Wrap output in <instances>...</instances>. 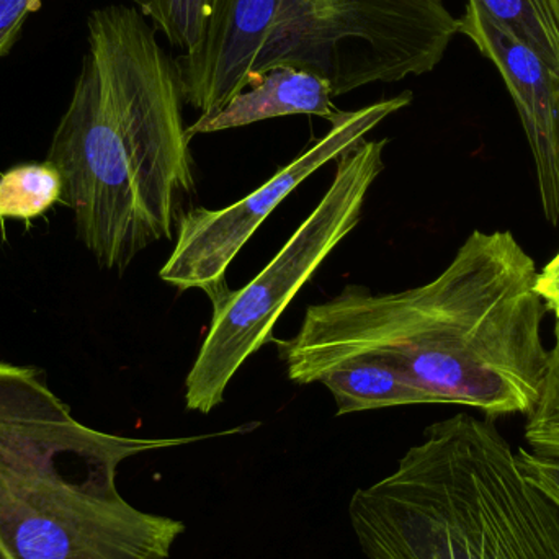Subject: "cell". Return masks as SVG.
Instances as JSON below:
<instances>
[{
	"mask_svg": "<svg viewBox=\"0 0 559 559\" xmlns=\"http://www.w3.org/2000/svg\"><path fill=\"white\" fill-rule=\"evenodd\" d=\"M319 383L331 391L337 416L407 404H442L436 394L403 371L373 358L345 361L325 373Z\"/></svg>",
	"mask_w": 559,
	"mask_h": 559,
	"instance_id": "10",
	"label": "cell"
},
{
	"mask_svg": "<svg viewBox=\"0 0 559 559\" xmlns=\"http://www.w3.org/2000/svg\"><path fill=\"white\" fill-rule=\"evenodd\" d=\"M456 35L443 0H213L205 38L174 61L183 104L209 115L280 66L321 75L334 97L419 78Z\"/></svg>",
	"mask_w": 559,
	"mask_h": 559,
	"instance_id": "5",
	"label": "cell"
},
{
	"mask_svg": "<svg viewBox=\"0 0 559 559\" xmlns=\"http://www.w3.org/2000/svg\"><path fill=\"white\" fill-rule=\"evenodd\" d=\"M466 5L531 46L559 74V0H468Z\"/></svg>",
	"mask_w": 559,
	"mask_h": 559,
	"instance_id": "11",
	"label": "cell"
},
{
	"mask_svg": "<svg viewBox=\"0 0 559 559\" xmlns=\"http://www.w3.org/2000/svg\"><path fill=\"white\" fill-rule=\"evenodd\" d=\"M134 439L72 417L33 367L0 361V559H167L186 525L140 511L118 466L153 450L235 436Z\"/></svg>",
	"mask_w": 559,
	"mask_h": 559,
	"instance_id": "3",
	"label": "cell"
},
{
	"mask_svg": "<svg viewBox=\"0 0 559 559\" xmlns=\"http://www.w3.org/2000/svg\"><path fill=\"white\" fill-rule=\"evenodd\" d=\"M515 456L522 473L559 509V460L547 459L525 449H519Z\"/></svg>",
	"mask_w": 559,
	"mask_h": 559,
	"instance_id": "15",
	"label": "cell"
},
{
	"mask_svg": "<svg viewBox=\"0 0 559 559\" xmlns=\"http://www.w3.org/2000/svg\"><path fill=\"white\" fill-rule=\"evenodd\" d=\"M466 36L498 69L531 144L545 219L559 222V74L531 46L466 5L459 16Z\"/></svg>",
	"mask_w": 559,
	"mask_h": 559,
	"instance_id": "8",
	"label": "cell"
},
{
	"mask_svg": "<svg viewBox=\"0 0 559 559\" xmlns=\"http://www.w3.org/2000/svg\"><path fill=\"white\" fill-rule=\"evenodd\" d=\"M332 98L331 82L321 75L280 66L258 75L245 92H239L218 111L202 115L187 131L193 138L289 115H314L332 121L338 114Z\"/></svg>",
	"mask_w": 559,
	"mask_h": 559,
	"instance_id": "9",
	"label": "cell"
},
{
	"mask_svg": "<svg viewBox=\"0 0 559 559\" xmlns=\"http://www.w3.org/2000/svg\"><path fill=\"white\" fill-rule=\"evenodd\" d=\"M180 55L195 51L212 16L213 0H131Z\"/></svg>",
	"mask_w": 559,
	"mask_h": 559,
	"instance_id": "13",
	"label": "cell"
},
{
	"mask_svg": "<svg viewBox=\"0 0 559 559\" xmlns=\"http://www.w3.org/2000/svg\"><path fill=\"white\" fill-rule=\"evenodd\" d=\"M88 51L46 163L79 241L105 271L123 272L170 241L195 189L176 61L133 7L88 16Z\"/></svg>",
	"mask_w": 559,
	"mask_h": 559,
	"instance_id": "2",
	"label": "cell"
},
{
	"mask_svg": "<svg viewBox=\"0 0 559 559\" xmlns=\"http://www.w3.org/2000/svg\"><path fill=\"white\" fill-rule=\"evenodd\" d=\"M537 292L547 309L554 311L559 321V252L557 258L538 274Z\"/></svg>",
	"mask_w": 559,
	"mask_h": 559,
	"instance_id": "17",
	"label": "cell"
},
{
	"mask_svg": "<svg viewBox=\"0 0 559 559\" xmlns=\"http://www.w3.org/2000/svg\"><path fill=\"white\" fill-rule=\"evenodd\" d=\"M386 144L364 140L342 153L328 192L271 264L241 289L228 286L210 298L212 324L187 374V409L215 411L242 365L272 342L280 316L360 223L368 192L384 170Z\"/></svg>",
	"mask_w": 559,
	"mask_h": 559,
	"instance_id": "6",
	"label": "cell"
},
{
	"mask_svg": "<svg viewBox=\"0 0 559 559\" xmlns=\"http://www.w3.org/2000/svg\"><path fill=\"white\" fill-rule=\"evenodd\" d=\"M537 265L511 231H473L426 285L373 293L348 285L309 306L296 335L277 342L293 383H319L345 361L373 358L442 404L489 417L527 414L548 367L547 306Z\"/></svg>",
	"mask_w": 559,
	"mask_h": 559,
	"instance_id": "1",
	"label": "cell"
},
{
	"mask_svg": "<svg viewBox=\"0 0 559 559\" xmlns=\"http://www.w3.org/2000/svg\"><path fill=\"white\" fill-rule=\"evenodd\" d=\"M62 182L48 163H25L0 176V219H28L45 215L61 202Z\"/></svg>",
	"mask_w": 559,
	"mask_h": 559,
	"instance_id": "12",
	"label": "cell"
},
{
	"mask_svg": "<svg viewBox=\"0 0 559 559\" xmlns=\"http://www.w3.org/2000/svg\"><path fill=\"white\" fill-rule=\"evenodd\" d=\"M348 519L368 559H559V509L498 427L466 413L357 489Z\"/></svg>",
	"mask_w": 559,
	"mask_h": 559,
	"instance_id": "4",
	"label": "cell"
},
{
	"mask_svg": "<svg viewBox=\"0 0 559 559\" xmlns=\"http://www.w3.org/2000/svg\"><path fill=\"white\" fill-rule=\"evenodd\" d=\"M41 5L43 0H0V58L9 55L26 20Z\"/></svg>",
	"mask_w": 559,
	"mask_h": 559,
	"instance_id": "16",
	"label": "cell"
},
{
	"mask_svg": "<svg viewBox=\"0 0 559 559\" xmlns=\"http://www.w3.org/2000/svg\"><path fill=\"white\" fill-rule=\"evenodd\" d=\"M411 102L413 92H403L358 110L338 111L321 140L246 199L226 209H195L180 216L176 248L160 269V280L180 292L203 289L209 298L228 288L229 265L280 203L316 170L361 143L381 121Z\"/></svg>",
	"mask_w": 559,
	"mask_h": 559,
	"instance_id": "7",
	"label": "cell"
},
{
	"mask_svg": "<svg viewBox=\"0 0 559 559\" xmlns=\"http://www.w3.org/2000/svg\"><path fill=\"white\" fill-rule=\"evenodd\" d=\"M525 439L532 452L559 460V321L555 328V345L548 354V367L537 401L527 413Z\"/></svg>",
	"mask_w": 559,
	"mask_h": 559,
	"instance_id": "14",
	"label": "cell"
}]
</instances>
